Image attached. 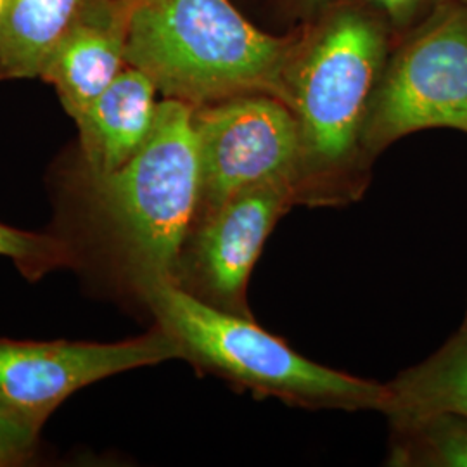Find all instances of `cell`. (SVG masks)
Masks as SVG:
<instances>
[{"label": "cell", "instance_id": "1", "mask_svg": "<svg viewBox=\"0 0 467 467\" xmlns=\"http://www.w3.org/2000/svg\"><path fill=\"white\" fill-rule=\"evenodd\" d=\"M388 56L383 17L355 2L327 5L295 34L279 99L300 130L296 206H347L364 196L372 161L362 132Z\"/></svg>", "mask_w": 467, "mask_h": 467}, {"label": "cell", "instance_id": "2", "mask_svg": "<svg viewBox=\"0 0 467 467\" xmlns=\"http://www.w3.org/2000/svg\"><path fill=\"white\" fill-rule=\"evenodd\" d=\"M194 108L160 100L142 148L117 171L87 179L90 218L123 284L142 301L175 284L185 237L200 204L201 170Z\"/></svg>", "mask_w": 467, "mask_h": 467}, {"label": "cell", "instance_id": "3", "mask_svg": "<svg viewBox=\"0 0 467 467\" xmlns=\"http://www.w3.org/2000/svg\"><path fill=\"white\" fill-rule=\"evenodd\" d=\"M125 61L165 99L192 108L250 94L281 98L295 34L270 35L231 0H127Z\"/></svg>", "mask_w": 467, "mask_h": 467}, {"label": "cell", "instance_id": "4", "mask_svg": "<svg viewBox=\"0 0 467 467\" xmlns=\"http://www.w3.org/2000/svg\"><path fill=\"white\" fill-rule=\"evenodd\" d=\"M142 303L177 341L184 360L256 399L314 410L383 412L386 384L314 362L254 318L218 310L175 284L150 289Z\"/></svg>", "mask_w": 467, "mask_h": 467}, {"label": "cell", "instance_id": "5", "mask_svg": "<svg viewBox=\"0 0 467 467\" xmlns=\"http://www.w3.org/2000/svg\"><path fill=\"white\" fill-rule=\"evenodd\" d=\"M451 129L467 135V4L451 0L389 52L368 106V160L407 135Z\"/></svg>", "mask_w": 467, "mask_h": 467}, {"label": "cell", "instance_id": "6", "mask_svg": "<svg viewBox=\"0 0 467 467\" xmlns=\"http://www.w3.org/2000/svg\"><path fill=\"white\" fill-rule=\"evenodd\" d=\"M201 192L196 217L239 192L287 187L296 202L300 179L298 123L283 100L250 94L194 108Z\"/></svg>", "mask_w": 467, "mask_h": 467}, {"label": "cell", "instance_id": "7", "mask_svg": "<svg viewBox=\"0 0 467 467\" xmlns=\"http://www.w3.org/2000/svg\"><path fill=\"white\" fill-rule=\"evenodd\" d=\"M182 358L161 327L118 343L15 341L0 337V403L42 430L50 414L88 384Z\"/></svg>", "mask_w": 467, "mask_h": 467}, {"label": "cell", "instance_id": "8", "mask_svg": "<svg viewBox=\"0 0 467 467\" xmlns=\"http://www.w3.org/2000/svg\"><path fill=\"white\" fill-rule=\"evenodd\" d=\"M295 206L287 187H258L194 218L175 285L218 310L254 318L248 301L253 268L277 222Z\"/></svg>", "mask_w": 467, "mask_h": 467}, {"label": "cell", "instance_id": "9", "mask_svg": "<svg viewBox=\"0 0 467 467\" xmlns=\"http://www.w3.org/2000/svg\"><path fill=\"white\" fill-rule=\"evenodd\" d=\"M127 0H84L65 35L50 52L40 77L54 85L75 121L127 65Z\"/></svg>", "mask_w": 467, "mask_h": 467}, {"label": "cell", "instance_id": "10", "mask_svg": "<svg viewBox=\"0 0 467 467\" xmlns=\"http://www.w3.org/2000/svg\"><path fill=\"white\" fill-rule=\"evenodd\" d=\"M156 94L150 77L127 65L77 119L87 179L117 171L142 148L158 115Z\"/></svg>", "mask_w": 467, "mask_h": 467}, {"label": "cell", "instance_id": "11", "mask_svg": "<svg viewBox=\"0 0 467 467\" xmlns=\"http://www.w3.org/2000/svg\"><path fill=\"white\" fill-rule=\"evenodd\" d=\"M388 422L461 414L467 418V306L459 329L422 362L386 383Z\"/></svg>", "mask_w": 467, "mask_h": 467}, {"label": "cell", "instance_id": "12", "mask_svg": "<svg viewBox=\"0 0 467 467\" xmlns=\"http://www.w3.org/2000/svg\"><path fill=\"white\" fill-rule=\"evenodd\" d=\"M84 0H5L0 15V77H40Z\"/></svg>", "mask_w": 467, "mask_h": 467}, {"label": "cell", "instance_id": "13", "mask_svg": "<svg viewBox=\"0 0 467 467\" xmlns=\"http://www.w3.org/2000/svg\"><path fill=\"white\" fill-rule=\"evenodd\" d=\"M386 464L393 467H467V418L431 414L389 422Z\"/></svg>", "mask_w": 467, "mask_h": 467}, {"label": "cell", "instance_id": "14", "mask_svg": "<svg viewBox=\"0 0 467 467\" xmlns=\"http://www.w3.org/2000/svg\"><path fill=\"white\" fill-rule=\"evenodd\" d=\"M0 256L9 258L28 281H38L50 270L77 262V253L67 241L19 231L5 223H0Z\"/></svg>", "mask_w": 467, "mask_h": 467}, {"label": "cell", "instance_id": "15", "mask_svg": "<svg viewBox=\"0 0 467 467\" xmlns=\"http://www.w3.org/2000/svg\"><path fill=\"white\" fill-rule=\"evenodd\" d=\"M40 430L0 403V467L16 466L32 457Z\"/></svg>", "mask_w": 467, "mask_h": 467}, {"label": "cell", "instance_id": "16", "mask_svg": "<svg viewBox=\"0 0 467 467\" xmlns=\"http://www.w3.org/2000/svg\"><path fill=\"white\" fill-rule=\"evenodd\" d=\"M308 2H322V0H308ZM370 2L379 7V11L388 17V21H391V26L395 30L405 28V34H407L414 26H418L420 21L433 15L440 5L451 0H370Z\"/></svg>", "mask_w": 467, "mask_h": 467}, {"label": "cell", "instance_id": "17", "mask_svg": "<svg viewBox=\"0 0 467 467\" xmlns=\"http://www.w3.org/2000/svg\"><path fill=\"white\" fill-rule=\"evenodd\" d=\"M4 7H5V0H0V15H2V11H4Z\"/></svg>", "mask_w": 467, "mask_h": 467}, {"label": "cell", "instance_id": "18", "mask_svg": "<svg viewBox=\"0 0 467 467\" xmlns=\"http://www.w3.org/2000/svg\"><path fill=\"white\" fill-rule=\"evenodd\" d=\"M459 2H464V4H467V0H459Z\"/></svg>", "mask_w": 467, "mask_h": 467}]
</instances>
